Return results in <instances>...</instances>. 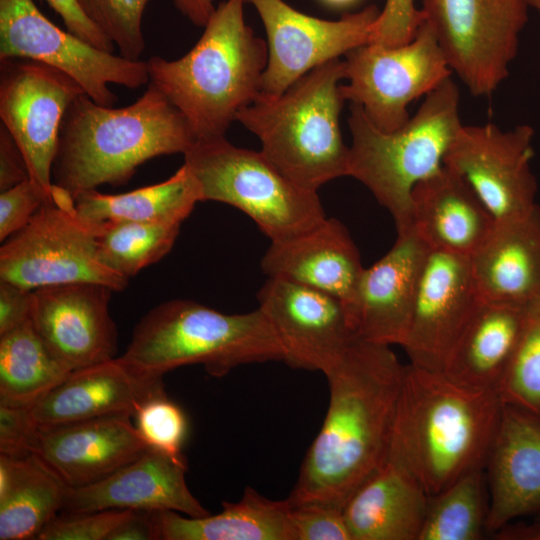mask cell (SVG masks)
Listing matches in <instances>:
<instances>
[{"label":"cell","instance_id":"40","mask_svg":"<svg viewBox=\"0 0 540 540\" xmlns=\"http://www.w3.org/2000/svg\"><path fill=\"white\" fill-rule=\"evenodd\" d=\"M425 21L414 0H386L375 20L369 43L396 47L409 43Z\"/></svg>","mask_w":540,"mask_h":540},{"label":"cell","instance_id":"31","mask_svg":"<svg viewBox=\"0 0 540 540\" xmlns=\"http://www.w3.org/2000/svg\"><path fill=\"white\" fill-rule=\"evenodd\" d=\"M200 201L199 185L185 164L167 180L130 192L104 194L91 189L74 196L77 213L93 224L109 221L182 224Z\"/></svg>","mask_w":540,"mask_h":540},{"label":"cell","instance_id":"37","mask_svg":"<svg viewBox=\"0 0 540 540\" xmlns=\"http://www.w3.org/2000/svg\"><path fill=\"white\" fill-rule=\"evenodd\" d=\"M136 428L150 448L173 457L181 453L188 434L183 410L166 393L144 402L136 411Z\"/></svg>","mask_w":540,"mask_h":540},{"label":"cell","instance_id":"51","mask_svg":"<svg viewBox=\"0 0 540 540\" xmlns=\"http://www.w3.org/2000/svg\"><path fill=\"white\" fill-rule=\"evenodd\" d=\"M536 521L540 522V511L537 513Z\"/></svg>","mask_w":540,"mask_h":540},{"label":"cell","instance_id":"23","mask_svg":"<svg viewBox=\"0 0 540 540\" xmlns=\"http://www.w3.org/2000/svg\"><path fill=\"white\" fill-rule=\"evenodd\" d=\"M487 533L540 511V414L503 404L485 463Z\"/></svg>","mask_w":540,"mask_h":540},{"label":"cell","instance_id":"5","mask_svg":"<svg viewBox=\"0 0 540 540\" xmlns=\"http://www.w3.org/2000/svg\"><path fill=\"white\" fill-rule=\"evenodd\" d=\"M345 63L328 61L277 97L259 95L236 116L261 142V152L299 186L317 192L349 174V147L339 117Z\"/></svg>","mask_w":540,"mask_h":540},{"label":"cell","instance_id":"50","mask_svg":"<svg viewBox=\"0 0 540 540\" xmlns=\"http://www.w3.org/2000/svg\"><path fill=\"white\" fill-rule=\"evenodd\" d=\"M529 7L534 8L540 14V0H526Z\"/></svg>","mask_w":540,"mask_h":540},{"label":"cell","instance_id":"49","mask_svg":"<svg viewBox=\"0 0 540 540\" xmlns=\"http://www.w3.org/2000/svg\"><path fill=\"white\" fill-rule=\"evenodd\" d=\"M324 4L332 8H347L357 3L359 0H321Z\"/></svg>","mask_w":540,"mask_h":540},{"label":"cell","instance_id":"38","mask_svg":"<svg viewBox=\"0 0 540 540\" xmlns=\"http://www.w3.org/2000/svg\"><path fill=\"white\" fill-rule=\"evenodd\" d=\"M133 509H108L85 513H61L51 520L36 540H108Z\"/></svg>","mask_w":540,"mask_h":540},{"label":"cell","instance_id":"17","mask_svg":"<svg viewBox=\"0 0 540 540\" xmlns=\"http://www.w3.org/2000/svg\"><path fill=\"white\" fill-rule=\"evenodd\" d=\"M480 301L470 258L430 249L401 345L410 363L443 371L455 341Z\"/></svg>","mask_w":540,"mask_h":540},{"label":"cell","instance_id":"47","mask_svg":"<svg viewBox=\"0 0 540 540\" xmlns=\"http://www.w3.org/2000/svg\"><path fill=\"white\" fill-rule=\"evenodd\" d=\"M215 0H174L178 10L193 24L205 26L216 7Z\"/></svg>","mask_w":540,"mask_h":540},{"label":"cell","instance_id":"7","mask_svg":"<svg viewBox=\"0 0 540 540\" xmlns=\"http://www.w3.org/2000/svg\"><path fill=\"white\" fill-rule=\"evenodd\" d=\"M122 357L157 376L201 364L214 377L249 363L284 361L282 346L264 312L225 314L191 300L151 309L135 326Z\"/></svg>","mask_w":540,"mask_h":540},{"label":"cell","instance_id":"1","mask_svg":"<svg viewBox=\"0 0 540 540\" xmlns=\"http://www.w3.org/2000/svg\"><path fill=\"white\" fill-rule=\"evenodd\" d=\"M405 365L390 345L356 339L325 373L329 406L288 500L343 509L387 461Z\"/></svg>","mask_w":540,"mask_h":540},{"label":"cell","instance_id":"28","mask_svg":"<svg viewBox=\"0 0 540 540\" xmlns=\"http://www.w3.org/2000/svg\"><path fill=\"white\" fill-rule=\"evenodd\" d=\"M531 305L481 300L455 341L442 372L463 386L496 391Z\"/></svg>","mask_w":540,"mask_h":540},{"label":"cell","instance_id":"9","mask_svg":"<svg viewBox=\"0 0 540 540\" xmlns=\"http://www.w3.org/2000/svg\"><path fill=\"white\" fill-rule=\"evenodd\" d=\"M98 228L77 213L71 194L53 184L29 222L1 245L0 281L30 291L79 282L123 290L128 280L99 258Z\"/></svg>","mask_w":540,"mask_h":540},{"label":"cell","instance_id":"42","mask_svg":"<svg viewBox=\"0 0 540 540\" xmlns=\"http://www.w3.org/2000/svg\"><path fill=\"white\" fill-rule=\"evenodd\" d=\"M37 433L29 408L0 405V454L31 455Z\"/></svg>","mask_w":540,"mask_h":540},{"label":"cell","instance_id":"21","mask_svg":"<svg viewBox=\"0 0 540 540\" xmlns=\"http://www.w3.org/2000/svg\"><path fill=\"white\" fill-rule=\"evenodd\" d=\"M186 470L184 457H173L151 448L98 482L68 486L61 513L133 509L206 516L210 512L188 488Z\"/></svg>","mask_w":540,"mask_h":540},{"label":"cell","instance_id":"39","mask_svg":"<svg viewBox=\"0 0 540 540\" xmlns=\"http://www.w3.org/2000/svg\"><path fill=\"white\" fill-rule=\"evenodd\" d=\"M290 522L295 540H352L342 509L334 506L290 502Z\"/></svg>","mask_w":540,"mask_h":540},{"label":"cell","instance_id":"43","mask_svg":"<svg viewBox=\"0 0 540 540\" xmlns=\"http://www.w3.org/2000/svg\"><path fill=\"white\" fill-rule=\"evenodd\" d=\"M61 16L67 30L89 44L114 51L112 41L88 18L78 0H44Z\"/></svg>","mask_w":540,"mask_h":540},{"label":"cell","instance_id":"13","mask_svg":"<svg viewBox=\"0 0 540 540\" xmlns=\"http://www.w3.org/2000/svg\"><path fill=\"white\" fill-rule=\"evenodd\" d=\"M85 93L66 73L27 58L0 59V119L21 149L30 179L51 194L60 126Z\"/></svg>","mask_w":540,"mask_h":540},{"label":"cell","instance_id":"15","mask_svg":"<svg viewBox=\"0 0 540 540\" xmlns=\"http://www.w3.org/2000/svg\"><path fill=\"white\" fill-rule=\"evenodd\" d=\"M257 10L267 35L268 60L261 95L277 97L312 69L370 42L380 11L369 5L339 20L304 14L283 0H246Z\"/></svg>","mask_w":540,"mask_h":540},{"label":"cell","instance_id":"19","mask_svg":"<svg viewBox=\"0 0 540 540\" xmlns=\"http://www.w3.org/2000/svg\"><path fill=\"white\" fill-rule=\"evenodd\" d=\"M131 417L118 414L38 426L32 454L69 487L98 482L151 449Z\"/></svg>","mask_w":540,"mask_h":540},{"label":"cell","instance_id":"29","mask_svg":"<svg viewBox=\"0 0 540 540\" xmlns=\"http://www.w3.org/2000/svg\"><path fill=\"white\" fill-rule=\"evenodd\" d=\"M157 540H295L290 502L271 500L246 487L238 502L203 517L156 510Z\"/></svg>","mask_w":540,"mask_h":540},{"label":"cell","instance_id":"16","mask_svg":"<svg viewBox=\"0 0 540 540\" xmlns=\"http://www.w3.org/2000/svg\"><path fill=\"white\" fill-rule=\"evenodd\" d=\"M257 298L293 368L325 374L359 338L342 302L325 292L268 277Z\"/></svg>","mask_w":540,"mask_h":540},{"label":"cell","instance_id":"11","mask_svg":"<svg viewBox=\"0 0 540 540\" xmlns=\"http://www.w3.org/2000/svg\"><path fill=\"white\" fill-rule=\"evenodd\" d=\"M345 57L342 97L359 105L386 132L401 127L410 118L408 106L452 75L425 21L409 43L396 47L367 43Z\"/></svg>","mask_w":540,"mask_h":540},{"label":"cell","instance_id":"32","mask_svg":"<svg viewBox=\"0 0 540 540\" xmlns=\"http://www.w3.org/2000/svg\"><path fill=\"white\" fill-rule=\"evenodd\" d=\"M31 319L0 335V405L30 408L71 373Z\"/></svg>","mask_w":540,"mask_h":540},{"label":"cell","instance_id":"2","mask_svg":"<svg viewBox=\"0 0 540 540\" xmlns=\"http://www.w3.org/2000/svg\"><path fill=\"white\" fill-rule=\"evenodd\" d=\"M503 403L444 372L405 365L387 460L412 474L429 495L484 468Z\"/></svg>","mask_w":540,"mask_h":540},{"label":"cell","instance_id":"48","mask_svg":"<svg viewBox=\"0 0 540 540\" xmlns=\"http://www.w3.org/2000/svg\"><path fill=\"white\" fill-rule=\"evenodd\" d=\"M499 540H540V522L509 523L493 533Z\"/></svg>","mask_w":540,"mask_h":540},{"label":"cell","instance_id":"44","mask_svg":"<svg viewBox=\"0 0 540 540\" xmlns=\"http://www.w3.org/2000/svg\"><path fill=\"white\" fill-rule=\"evenodd\" d=\"M32 291L0 281V335L30 320Z\"/></svg>","mask_w":540,"mask_h":540},{"label":"cell","instance_id":"35","mask_svg":"<svg viewBox=\"0 0 540 540\" xmlns=\"http://www.w3.org/2000/svg\"><path fill=\"white\" fill-rule=\"evenodd\" d=\"M496 392L503 404L540 414V302L530 306L523 332Z\"/></svg>","mask_w":540,"mask_h":540},{"label":"cell","instance_id":"24","mask_svg":"<svg viewBox=\"0 0 540 540\" xmlns=\"http://www.w3.org/2000/svg\"><path fill=\"white\" fill-rule=\"evenodd\" d=\"M261 268L268 277L289 280L336 297L354 327L357 291L365 268L357 246L339 220L326 217L305 233L271 241L261 259Z\"/></svg>","mask_w":540,"mask_h":540},{"label":"cell","instance_id":"3","mask_svg":"<svg viewBox=\"0 0 540 540\" xmlns=\"http://www.w3.org/2000/svg\"><path fill=\"white\" fill-rule=\"evenodd\" d=\"M133 104L100 105L86 93L68 106L59 131L52 183L72 195L123 185L138 166L185 153L195 142L181 112L151 83Z\"/></svg>","mask_w":540,"mask_h":540},{"label":"cell","instance_id":"6","mask_svg":"<svg viewBox=\"0 0 540 540\" xmlns=\"http://www.w3.org/2000/svg\"><path fill=\"white\" fill-rule=\"evenodd\" d=\"M462 125L459 90L451 77L391 132L377 128L359 105L350 104L348 176L364 184L390 212L397 232L412 226L413 189L443 169L445 154Z\"/></svg>","mask_w":540,"mask_h":540},{"label":"cell","instance_id":"34","mask_svg":"<svg viewBox=\"0 0 540 540\" xmlns=\"http://www.w3.org/2000/svg\"><path fill=\"white\" fill-rule=\"evenodd\" d=\"M98 225L96 240L101 262L127 280L162 259L172 249L181 226L131 221Z\"/></svg>","mask_w":540,"mask_h":540},{"label":"cell","instance_id":"27","mask_svg":"<svg viewBox=\"0 0 540 540\" xmlns=\"http://www.w3.org/2000/svg\"><path fill=\"white\" fill-rule=\"evenodd\" d=\"M429 496L412 474L387 460L343 506L352 540H418Z\"/></svg>","mask_w":540,"mask_h":540},{"label":"cell","instance_id":"18","mask_svg":"<svg viewBox=\"0 0 540 540\" xmlns=\"http://www.w3.org/2000/svg\"><path fill=\"white\" fill-rule=\"evenodd\" d=\"M113 291L88 282L32 291L31 322L52 354L70 371L115 357L118 334L109 313Z\"/></svg>","mask_w":540,"mask_h":540},{"label":"cell","instance_id":"41","mask_svg":"<svg viewBox=\"0 0 540 540\" xmlns=\"http://www.w3.org/2000/svg\"><path fill=\"white\" fill-rule=\"evenodd\" d=\"M33 180H25L0 193V241L21 230L50 197Z\"/></svg>","mask_w":540,"mask_h":540},{"label":"cell","instance_id":"22","mask_svg":"<svg viewBox=\"0 0 540 540\" xmlns=\"http://www.w3.org/2000/svg\"><path fill=\"white\" fill-rule=\"evenodd\" d=\"M429 250L411 226L397 232L393 247L364 269L353 314L360 339L390 346L403 344Z\"/></svg>","mask_w":540,"mask_h":540},{"label":"cell","instance_id":"33","mask_svg":"<svg viewBox=\"0 0 540 540\" xmlns=\"http://www.w3.org/2000/svg\"><path fill=\"white\" fill-rule=\"evenodd\" d=\"M489 490L484 468L430 495L418 540H479L487 532Z\"/></svg>","mask_w":540,"mask_h":540},{"label":"cell","instance_id":"45","mask_svg":"<svg viewBox=\"0 0 540 540\" xmlns=\"http://www.w3.org/2000/svg\"><path fill=\"white\" fill-rule=\"evenodd\" d=\"M30 179L25 157L10 132L0 125V192Z\"/></svg>","mask_w":540,"mask_h":540},{"label":"cell","instance_id":"4","mask_svg":"<svg viewBox=\"0 0 540 540\" xmlns=\"http://www.w3.org/2000/svg\"><path fill=\"white\" fill-rule=\"evenodd\" d=\"M245 1L221 2L183 57L146 61L149 83L181 112L195 141L225 136L261 93L267 43L245 23Z\"/></svg>","mask_w":540,"mask_h":540},{"label":"cell","instance_id":"30","mask_svg":"<svg viewBox=\"0 0 540 540\" xmlns=\"http://www.w3.org/2000/svg\"><path fill=\"white\" fill-rule=\"evenodd\" d=\"M68 485L31 454H0V539H37L61 512Z\"/></svg>","mask_w":540,"mask_h":540},{"label":"cell","instance_id":"20","mask_svg":"<svg viewBox=\"0 0 540 540\" xmlns=\"http://www.w3.org/2000/svg\"><path fill=\"white\" fill-rule=\"evenodd\" d=\"M162 394V376L147 373L120 356L72 371L29 412L39 427L118 414L134 417L144 402Z\"/></svg>","mask_w":540,"mask_h":540},{"label":"cell","instance_id":"10","mask_svg":"<svg viewBox=\"0 0 540 540\" xmlns=\"http://www.w3.org/2000/svg\"><path fill=\"white\" fill-rule=\"evenodd\" d=\"M526 0H422L425 22L452 73L475 96L508 77L528 21Z\"/></svg>","mask_w":540,"mask_h":540},{"label":"cell","instance_id":"36","mask_svg":"<svg viewBox=\"0 0 540 540\" xmlns=\"http://www.w3.org/2000/svg\"><path fill=\"white\" fill-rule=\"evenodd\" d=\"M88 18L112 41L120 55L140 60L145 42L141 22L149 0H78Z\"/></svg>","mask_w":540,"mask_h":540},{"label":"cell","instance_id":"25","mask_svg":"<svg viewBox=\"0 0 540 540\" xmlns=\"http://www.w3.org/2000/svg\"><path fill=\"white\" fill-rule=\"evenodd\" d=\"M495 220L468 183L445 166L412 192V227L430 249L471 258Z\"/></svg>","mask_w":540,"mask_h":540},{"label":"cell","instance_id":"46","mask_svg":"<svg viewBox=\"0 0 540 540\" xmlns=\"http://www.w3.org/2000/svg\"><path fill=\"white\" fill-rule=\"evenodd\" d=\"M156 510H133L109 536L108 540H157Z\"/></svg>","mask_w":540,"mask_h":540},{"label":"cell","instance_id":"14","mask_svg":"<svg viewBox=\"0 0 540 540\" xmlns=\"http://www.w3.org/2000/svg\"><path fill=\"white\" fill-rule=\"evenodd\" d=\"M534 129L528 124L502 130L493 123L462 125L444 157V166L461 176L495 222L524 214L536 203L531 169Z\"/></svg>","mask_w":540,"mask_h":540},{"label":"cell","instance_id":"12","mask_svg":"<svg viewBox=\"0 0 540 540\" xmlns=\"http://www.w3.org/2000/svg\"><path fill=\"white\" fill-rule=\"evenodd\" d=\"M27 58L66 73L96 103L111 107L109 84L135 89L149 83L146 61L99 49L46 18L33 0H0V59Z\"/></svg>","mask_w":540,"mask_h":540},{"label":"cell","instance_id":"8","mask_svg":"<svg viewBox=\"0 0 540 540\" xmlns=\"http://www.w3.org/2000/svg\"><path fill=\"white\" fill-rule=\"evenodd\" d=\"M184 164L199 185L201 201L241 210L270 241L305 233L326 218L317 192L296 184L261 151L237 147L225 136L195 141Z\"/></svg>","mask_w":540,"mask_h":540},{"label":"cell","instance_id":"26","mask_svg":"<svg viewBox=\"0 0 540 540\" xmlns=\"http://www.w3.org/2000/svg\"><path fill=\"white\" fill-rule=\"evenodd\" d=\"M470 262L481 300L540 302V207L496 222Z\"/></svg>","mask_w":540,"mask_h":540}]
</instances>
